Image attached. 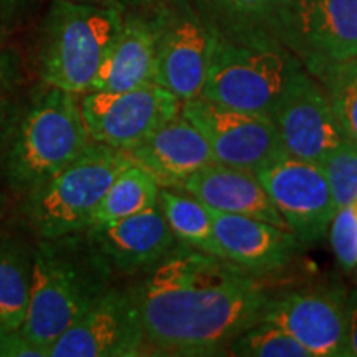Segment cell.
I'll use <instances>...</instances> for the list:
<instances>
[{
    "label": "cell",
    "instance_id": "6da1fadb",
    "mask_svg": "<svg viewBox=\"0 0 357 357\" xmlns=\"http://www.w3.org/2000/svg\"><path fill=\"white\" fill-rule=\"evenodd\" d=\"M146 351L220 356L260 323L271 291L261 275L227 258L177 243L131 288Z\"/></svg>",
    "mask_w": 357,
    "mask_h": 357
},
{
    "label": "cell",
    "instance_id": "7a4b0ae2",
    "mask_svg": "<svg viewBox=\"0 0 357 357\" xmlns=\"http://www.w3.org/2000/svg\"><path fill=\"white\" fill-rule=\"evenodd\" d=\"M113 276L84 231L40 238L20 334L48 357L53 342L111 287Z\"/></svg>",
    "mask_w": 357,
    "mask_h": 357
},
{
    "label": "cell",
    "instance_id": "3957f363",
    "mask_svg": "<svg viewBox=\"0 0 357 357\" xmlns=\"http://www.w3.org/2000/svg\"><path fill=\"white\" fill-rule=\"evenodd\" d=\"M211 58L200 96L271 118L288 83L303 68L301 61L266 29L211 25Z\"/></svg>",
    "mask_w": 357,
    "mask_h": 357
},
{
    "label": "cell",
    "instance_id": "277c9868",
    "mask_svg": "<svg viewBox=\"0 0 357 357\" xmlns=\"http://www.w3.org/2000/svg\"><path fill=\"white\" fill-rule=\"evenodd\" d=\"M132 162L126 151L91 141L61 171L25 194L26 223L38 238L84 231L111 182Z\"/></svg>",
    "mask_w": 357,
    "mask_h": 357
},
{
    "label": "cell",
    "instance_id": "5b68a950",
    "mask_svg": "<svg viewBox=\"0 0 357 357\" xmlns=\"http://www.w3.org/2000/svg\"><path fill=\"white\" fill-rule=\"evenodd\" d=\"M124 12L75 0H53L43 26L40 77L55 86L82 96L121 30Z\"/></svg>",
    "mask_w": 357,
    "mask_h": 357
},
{
    "label": "cell",
    "instance_id": "8992f818",
    "mask_svg": "<svg viewBox=\"0 0 357 357\" xmlns=\"http://www.w3.org/2000/svg\"><path fill=\"white\" fill-rule=\"evenodd\" d=\"M91 142L78 95L48 86L19 124L7 159L8 182L29 194L61 171Z\"/></svg>",
    "mask_w": 357,
    "mask_h": 357
},
{
    "label": "cell",
    "instance_id": "52a82bcc",
    "mask_svg": "<svg viewBox=\"0 0 357 357\" xmlns=\"http://www.w3.org/2000/svg\"><path fill=\"white\" fill-rule=\"evenodd\" d=\"M158 50L154 83L181 101L197 98L207 78L212 30L192 0H155Z\"/></svg>",
    "mask_w": 357,
    "mask_h": 357
},
{
    "label": "cell",
    "instance_id": "ba28073f",
    "mask_svg": "<svg viewBox=\"0 0 357 357\" xmlns=\"http://www.w3.org/2000/svg\"><path fill=\"white\" fill-rule=\"evenodd\" d=\"M182 101L158 83L124 91H88L79 98L91 141L129 151L181 113Z\"/></svg>",
    "mask_w": 357,
    "mask_h": 357
},
{
    "label": "cell",
    "instance_id": "9c48e42d",
    "mask_svg": "<svg viewBox=\"0 0 357 357\" xmlns=\"http://www.w3.org/2000/svg\"><path fill=\"white\" fill-rule=\"evenodd\" d=\"M273 35L305 68L357 56V0H287Z\"/></svg>",
    "mask_w": 357,
    "mask_h": 357
},
{
    "label": "cell",
    "instance_id": "30bf717a",
    "mask_svg": "<svg viewBox=\"0 0 357 357\" xmlns=\"http://www.w3.org/2000/svg\"><path fill=\"white\" fill-rule=\"evenodd\" d=\"M181 114L202 132L222 166L257 172L284 153L268 116L227 108L204 96L182 101Z\"/></svg>",
    "mask_w": 357,
    "mask_h": 357
},
{
    "label": "cell",
    "instance_id": "8fae6325",
    "mask_svg": "<svg viewBox=\"0 0 357 357\" xmlns=\"http://www.w3.org/2000/svg\"><path fill=\"white\" fill-rule=\"evenodd\" d=\"M255 174L303 245L319 242L328 234L336 204L319 164L283 153Z\"/></svg>",
    "mask_w": 357,
    "mask_h": 357
},
{
    "label": "cell",
    "instance_id": "7c38bea8",
    "mask_svg": "<svg viewBox=\"0 0 357 357\" xmlns=\"http://www.w3.org/2000/svg\"><path fill=\"white\" fill-rule=\"evenodd\" d=\"M346 298L337 284L284 289L271 294L261 321L284 329L311 357H346Z\"/></svg>",
    "mask_w": 357,
    "mask_h": 357
},
{
    "label": "cell",
    "instance_id": "4fadbf2b",
    "mask_svg": "<svg viewBox=\"0 0 357 357\" xmlns=\"http://www.w3.org/2000/svg\"><path fill=\"white\" fill-rule=\"evenodd\" d=\"M144 351V331L131 288L109 287L53 342L48 357H134Z\"/></svg>",
    "mask_w": 357,
    "mask_h": 357
},
{
    "label": "cell",
    "instance_id": "5bb4252c",
    "mask_svg": "<svg viewBox=\"0 0 357 357\" xmlns=\"http://www.w3.org/2000/svg\"><path fill=\"white\" fill-rule=\"evenodd\" d=\"M271 121L284 153L316 164L347 141L324 89L305 66L288 83Z\"/></svg>",
    "mask_w": 357,
    "mask_h": 357
},
{
    "label": "cell",
    "instance_id": "9a60e30c",
    "mask_svg": "<svg viewBox=\"0 0 357 357\" xmlns=\"http://www.w3.org/2000/svg\"><path fill=\"white\" fill-rule=\"evenodd\" d=\"M113 275H144L177 245L159 205L84 230Z\"/></svg>",
    "mask_w": 357,
    "mask_h": 357
},
{
    "label": "cell",
    "instance_id": "2e32d148",
    "mask_svg": "<svg viewBox=\"0 0 357 357\" xmlns=\"http://www.w3.org/2000/svg\"><path fill=\"white\" fill-rule=\"evenodd\" d=\"M208 212L220 257L252 273L263 276L278 271L305 247L291 231L270 222L212 208Z\"/></svg>",
    "mask_w": 357,
    "mask_h": 357
},
{
    "label": "cell",
    "instance_id": "e0dca14e",
    "mask_svg": "<svg viewBox=\"0 0 357 357\" xmlns=\"http://www.w3.org/2000/svg\"><path fill=\"white\" fill-rule=\"evenodd\" d=\"M158 22L151 7L124 12L123 25L111 43L89 91H124L154 83Z\"/></svg>",
    "mask_w": 357,
    "mask_h": 357
},
{
    "label": "cell",
    "instance_id": "ac0fdd59",
    "mask_svg": "<svg viewBox=\"0 0 357 357\" xmlns=\"http://www.w3.org/2000/svg\"><path fill=\"white\" fill-rule=\"evenodd\" d=\"M128 154L134 162L153 174L160 187L169 189H182L187 177L215 164L202 132L181 113L155 129Z\"/></svg>",
    "mask_w": 357,
    "mask_h": 357
},
{
    "label": "cell",
    "instance_id": "d6986e66",
    "mask_svg": "<svg viewBox=\"0 0 357 357\" xmlns=\"http://www.w3.org/2000/svg\"><path fill=\"white\" fill-rule=\"evenodd\" d=\"M182 190L212 211L260 218L288 230L255 172L215 162L187 177Z\"/></svg>",
    "mask_w": 357,
    "mask_h": 357
},
{
    "label": "cell",
    "instance_id": "ffe728a7",
    "mask_svg": "<svg viewBox=\"0 0 357 357\" xmlns=\"http://www.w3.org/2000/svg\"><path fill=\"white\" fill-rule=\"evenodd\" d=\"M33 250L15 236L0 238V324L20 331L30 301Z\"/></svg>",
    "mask_w": 357,
    "mask_h": 357
},
{
    "label": "cell",
    "instance_id": "44dd1931",
    "mask_svg": "<svg viewBox=\"0 0 357 357\" xmlns=\"http://www.w3.org/2000/svg\"><path fill=\"white\" fill-rule=\"evenodd\" d=\"M159 182L147 169L132 162L111 182L93 213L91 225L121 220L158 205ZM89 225V227H91Z\"/></svg>",
    "mask_w": 357,
    "mask_h": 357
},
{
    "label": "cell",
    "instance_id": "7402d4cb",
    "mask_svg": "<svg viewBox=\"0 0 357 357\" xmlns=\"http://www.w3.org/2000/svg\"><path fill=\"white\" fill-rule=\"evenodd\" d=\"M158 205L177 243L220 257L208 208L192 195L160 187Z\"/></svg>",
    "mask_w": 357,
    "mask_h": 357
},
{
    "label": "cell",
    "instance_id": "603a6c76",
    "mask_svg": "<svg viewBox=\"0 0 357 357\" xmlns=\"http://www.w3.org/2000/svg\"><path fill=\"white\" fill-rule=\"evenodd\" d=\"M328 96L347 141L357 146V56L306 68Z\"/></svg>",
    "mask_w": 357,
    "mask_h": 357
},
{
    "label": "cell",
    "instance_id": "cb8c5ba5",
    "mask_svg": "<svg viewBox=\"0 0 357 357\" xmlns=\"http://www.w3.org/2000/svg\"><path fill=\"white\" fill-rule=\"evenodd\" d=\"M192 3L211 25L258 26L271 32L287 0H192Z\"/></svg>",
    "mask_w": 357,
    "mask_h": 357
},
{
    "label": "cell",
    "instance_id": "d4e9b609",
    "mask_svg": "<svg viewBox=\"0 0 357 357\" xmlns=\"http://www.w3.org/2000/svg\"><path fill=\"white\" fill-rule=\"evenodd\" d=\"M227 354L236 357H311L296 339L268 321H260L236 336L230 342Z\"/></svg>",
    "mask_w": 357,
    "mask_h": 357
},
{
    "label": "cell",
    "instance_id": "484cf974",
    "mask_svg": "<svg viewBox=\"0 0 357 357\" xmlns=\"http://www.w3.org/2000/svg\"><path fill=\"white\" fill-rule=\"evenodd\" d=\"M337 208L357 200V146L344 141L319 164Z\"/></svg>",
    "mask_w": 357,
    "mask_h": 357
},
{
    "label": "cell",
    "instance_id": "4316f807",
    "mask_svg": "<svg viewBox=\"0 0 357 357\" xmlns=\"http://www.w3.org/2000/svg\"><path fill=\"white\" fill-rule=\"evenodd\" d=\"M333 252L339 266L351 273L357 260V211L354 204L337 208L329 225Z\"/></svg>",
    "mask_w": 357,
    "mask_h": 357
},
{
    "label": "cell",
    "instance_id": "83f0119b",
    "mask_svg": "<svg viewBox=\"0 0 357 357\" xmlns=\"http://www.w3.org/2000/svg\"><path fill=\"white\" fill-rule=\"evenodd\" d=\"M0 357H45L20 331H10L0 324Z\"/></svg>",
    "mask_w": 357,
    "mask_h": 357
},
{
    "label": "cell",
    "instance_id": "f1b7e54d",
    "mask_svg": "<svg viewBox=\"0 0 357 357\" xmlns=\"http://www.w3.org/2000/svg\"><path fill=\"white\" fill-rule=\"evenodd\" d=\"M346 319H347L346 357H357V289H352L351 293H347Z\"/></svg>",
    "mask_w": 357,
    "mask_h": 357
},
{
    "label": "cell",
    "instance_id": "f546056e",
    "mask_svg": "<svg viewBox=\"0 0 357 357\" xmlns=\"http://www.w3.org/2000/svg\"><path fill=\"white\" fill-rule=\"evenodd\" d=\"M75 2L91 3V6L109 7V8H118V10L121 12H129V10H137V8L151 7L155 0H75Z\"/></svg>",
    "mask_w": 357,
    "mask_h": 357
},
{
    "label": "cell",
    "instance_id": "4dcf8cb0",
    "mask_svg": "<svg viewBox=\"0 0 357 357\" xmlns=\"http://www.w3.org/2000/svg\"><path fill=\"white\" fill-rule=\"evenodd\" d=\"M22 2H25V0H0V7L7 8V10L12 12L13 8L19 7Z\"/></svg>",
    "mask_w": 357,
    "mask_h": 357
},
{
    "label": "cell",
    "instance_id": "1f68e13d",
    "mask_svg": "<svg viewBox=\"0 0 357 357\" xmlns=\"http://www.w3.org/2000/svg\"><path fill=\"white\" fill-rule=\"evenodd\" d=\"M354 271H356V281H357V260H356V266H354Z\"/></svg>",
    "mask_w": 357,
    "mask_h": 357
}]
</instances>
